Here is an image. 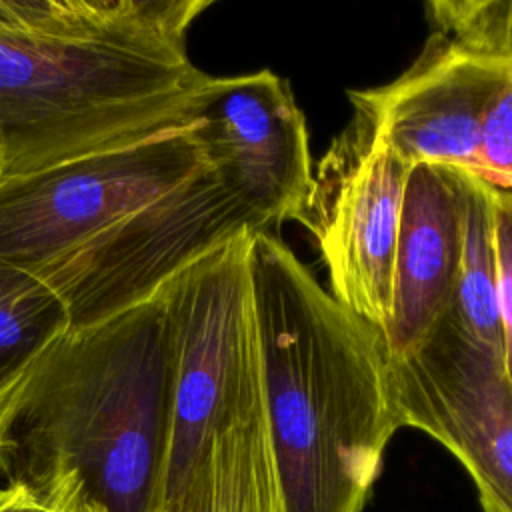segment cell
<instances>
[{
    "instance_id": "7",
    "label": "cell",
    "mask_w": 512,
    "mask_h": 512,
    "mask_svg": "<svg viewBox=\"0 0 512 512\" xmlns=\"http://www.w3.org/2000/svg\"><path fill=\"white\" fill-rule=\"evenodd\" d=\"M190 130L254 232L296 218L314 168L306 120L286 78L270 70L208 74Z\"/></svg>"
},
{
    "instance_id": "11",
    "label": "cell",
    "mask_w": 512,
    "mask_h": 512,
    "mask_svg": "<svg viewBox=\"0 0 512 512\" xmlns=\"http://www.w3.org/2000/svg\"><path fill=\"white\" fill-rule=\"evenodd\" d=\"M462 196V252L458 280L446 316L470 338L502 358L496 262V186L456 170Z\"/></svg>"
},
{
    "instance_id": "3",
    "label": "cell",
    "mask_w": 512,
    "mask_h": 512,
    "mask_svg": "<svg viewBox=\"0 0 512 512\" xmlns=\"http://www.w3.org/2000/svg\"><path fill=\"white\" fill-rule=\"evenodd\" d=\"M170 372L162 290L68 328L0 398L6 484L52 506L76 496L102 512H156Z\"/></svg>"
},
{
    "instance_id": "17",
    "label": "cell",
    "mask_w": 512,
    "mask_h": 512,
    "mask_svg": "<svg viewBox=\"0 0 512 512\" xmlns=\"http://www.w3.org/2000/svg\"><path fill=\"white\" fill-rule=\"evenodd\" d=\"M58 506H60V512H102L94 504H90L86 500H80L76 496L62 500Z\"/></svg>"
},
{
    "instance_id": "9",
    "label": "cell",
    "mask_w": 512,
    "mask_h": 512,
    "mask_svg": "<svg viewBox=\"0 0 512 512\" xmlns=\"http://www.w3.org/2000/svg\"><path fill=\"white\" fill-rule=\"evenodd\" d=\"M462 252V196L452 168L414 164L408 174L392 272L388 356H412L446 316Z\"/></svg>"
},
{
    "instance_id": "2",
    "label": "cell",
    "mask_w": 512,
    "mask_h": 512,
    "mask_svg": "<svg viewBox=\"0 0 512 512\" xmlns=\"http://www.w3.org/2000/svg\"><path fill=\"white\" fill-rule=\"evenodd\" d=\"M212 0H0V176L190 122L208 74L188 30Z\"/></svg>"
},
{
    "instance_id": "12",
    "label": "cell",
    "mask_w": 512,
    "mask_h": 512,
    "mask_svg": "<svg viewBox=\"0 0 512 512\" xmlns=\"http://www.w3.org/2000/svg\"><path fill=\"white\" fill-rule=\"evenodd\" d=\"M68 328L62 300L28 272L0 260V398Z\"/></svg>"
},
{
    "instance_id": "1",
    "label": "cell",
    "mask_w": 512,
    "mask_h": 512,
    "mask_svg": "<svg viewBox=\"0 0 512 512\" xmlns=\"http://www.w3.org/2000/svg\"><path fill=\"white\" fill-rule=\"evenodd\" d=\"M254 226L190 122L22 176H0V260L84 328L146 302L200 254Z\"/></svg>"
},
{
    "instance_id": "16",
    "label": "cell",
    "mask_w": 512,
    "mask_h": 512,
    "mask_svg": "<svg viewBox=\"0 0 512 512\" xmlns=\"http://www.w3.org/2000/svg\"><path fill=\"white\" fill-rule=\"evenodd\" d=\"M0 512H60V508L42 502L24 488L6 484L0 488Z\"/></svg>"
},
{
    "instance_id": "15",
    "label": "cell",
    "mask_w": 512,
    "mask_h": 512,
    "mask_svg": "<svg viewBox=\"0 0 512 512\" xmlns=\"http://www.w3.org/2000/svg\"><path fill=\"white\" fill-rule=\"evenodd\" d=\"M496 262L498 314L502 326V362L512 384V190L496 188Z\"/></svg>"
},
{
    "instance_id": "5",
    "label": "cell",
    "mask_w": 512,
    "mask_h": 512,
    "mask_svg": "<svg viewBox=\"0 0 512 512\" xmlns=\"http://www.w3.org/2000/svg\"><path fill=\"white\" fill-rule=\"evenodd\" d=\"M352 118L312 174L296 222L314 238L330 294L386 334L396 238L410 164L388 144L374 114L348 96Z\"/></svg>"
},
{
    "instance_id": "13",
    "label": "cell",
    "mask_w": 512,
    "mask_h": 512,
    "mask_svg": "<svg viewBox=\"0 0 512 512\" xmlns=\"http://www.w3.org/2000/svg\"><path fill=\"white\" fill-rule=\"evenodd\" d=\"M430 28L512 62V0H434Z\"/></svg>"
},
{
    "instance_id": "6",
    "label": "cell",
    "mask_w": 512,
    "mask_h": 512,
    "mask_svg": "<svg viewBox=\"0 0 512 512\" xmlns=\"http://www.w3.org/2000/svg\"><path fill=\"white\" fill-rule=\"evenodd\" d=\"M400 428L442 444L472 478L482 512H512V384L504 362L448 316L408 358H390Z\"/></svg>"
},
{
    "instance_id": "4",
    "label": "cell",
    "mask_w": 512,
    "mask_h": 512,
    "mask_svg": "<svg viewBox=\"0 0 512 512\" xmlns=\"http://www.w3.org/2000/svg\"><path fill=\"white\" fill-rule=\"evenodd\" d=\"M270 442L286 512H362L400 428L386 340L272 230L250 232Z\"/></svg>"
},
{
    "instance_id": "14",
    "label": "cell",
    "mask_w": 512,
    "mask_h": 512,
    "mask_svg": "<svg viewBox=\"0 0 512 512\" xmlns=\"http://www.w3.org/2000/svg\"><path fill=\"white\" fill-rule=\"evenodd\" d=\"M478 176L496 188L512 190V80L488 110Z\"/></svg>"
},
{
    "instance_id": "8",
    "label": "cell",
    "mask_w": 512,
    "mask_h": 512,
    "mask_svg": "<svg viewBox=\"0 0 512 512\" xmlns=\"http://www.w3.org/2000/svg\"><path fill=\"white\" fill-rule=\"evenodd\" d=\"M512 80V62L432 30L414 62L392 82L348 90L410 164L480 174L488 110Z\"/></svg>"
},
{
    "instance_id": "10",
    "label": "cell",
    "mask_w": 512,
    "mask_h": 512,
    "mask_svg": "<svg viewBox=\"0 0 512 512\" xmlns=\"http://www.w3.org/2000/svg\"><path fill=\"white\" fill-rule=\"evenodd\" d=\"M202 460L212 470V512H286L264 388L210 436L196 464Z\"/></svg>"
}]
</instances>
